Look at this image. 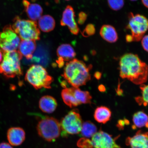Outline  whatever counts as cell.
Instances as JSON below:
<instances>
[{
	"instance_id": "obj_1",
	"label": "cell",
	"mask_w": 148,
	"mask_h": 148,
	"mask_svg": "<svg viewBox=\"0 0 148 148\" xmlns=\"http://www.w3.org/2000/svg\"><path fill=\"white\" fill-rule=\"evenodd\" d=\"M120 76L136 85L144 84L148 77V66L137 55L125 53L120 58Z\"/></svg>"
},
{
	"instance_id": "obj_2",
	"label": "cell",
	"mask_w": 148,
	"mask_h": 148,
	"mask_svg": "<svg viewBox=\"0 0 148 148\" xmlns=\"http://www.w3.org/2000/svg\"><path fill=\"white\" fill-rule=\"evenodd\" d=\"M91 65H87L82 61L74 58L66 62L64 70L63 77L73 87L78 88L89 81Z\"/></svg>"
},
{
	"instance_id": "obj_3",
	"label": "cell",
	"mask_w": 148,
	"mask_h": 148,
	"mask_svg": "<svg viewBox=\"0 0 148 148\" xmlns=\"http://www.w3.org/2000/svg\"><path fill=\"white\" fill-rule=\"evenodd\" d=\"M128 18L125 29L130 34L126 35V40L128 42L140 41L148 30V19L143 15L132 12L129 14Z\"/></svg>"
},
{
	"instance_id": "obj_4",
	"label": "cell",
	"mask_w": 148,
	"mask_h": 148,
	"mask_svg": "<svg viewBox=\"0 0 148 148\" xmlns=\"http://www.w3.org/2000/svg\"><path fill=\"white\" fill-rule=\"evenodd\" d=\"M3 60L0 64V73L8 78L23 75L20 61L22 55L18 51L3 53Z\"/></svg>"
},
{
	"instance_id": "obj_5",
	"label": "cell",
	"mask_w": 148,
	"mask_h": 148,
	"mask_svg": "<svg viewBox=\"0 0 148 148\" xmlns=\"http://www.w3.org/2000/svg\"><path fill=\"white\" fill-rule=\"evenodd\" d=\"M25 79L36 89L42 88L49 89L53 81V77L47 70L40 65H33L27 70Z\"/></svg>"
},
{
	"instance_id": "obj_6",
	"label": "cell",
	"mask_w": 148,
	"mask_h": 148,
	"mask_svg": "<svg viewBox=\"0 0 148 148\" xmlns=\"http://www.w3.org/2000/svg\"><path fill=\"white\" fill-rule=\"evenodd\" d=\"M12 28L22 40H39L40 31L36 22L22 19L16 16L14 18Z\"/></svg>"
},
{
	"instance_id": "obj_7",
	"label": "cell",
	"mask_w": 148,
	"mask_h": 148,
	"mask_svg": "<svg viewBox=\"0 0 148 148\" xmlns=\"http://www.w3.org/2000/svg\"><path fill=\"white\" fill-rule=\"evenodd\" d=\"M90 140L82 138L77 142V145L81 148H122L116 143V138L102 130L94 134Z\"/></svg>"
},
{
	"instance_id": "obj_8",
	"label": "cell",
	"mask_w": 148,
	"mask_h": 148,
	"mask_svg": "<svg viewBox=\"0 0 148 148\" xmlns=\"http://www.w3.org/2000/svg\"><path fill=\"white\" fill-rule=\"evenodd\" d=\"M38 134L48 142L55 141L60 137L62 129L60 122L56 118L44 116L40 120L37 126Z\"/></svg>"
},
{
	"instance_id": "obj_9",
	"label": "cell",
	"mask_w": 148,
	"mask_h": 148,
	"mask_svg": "<svg viewBox=\"0 0 148 148\" xmlns=\"http://www.w3.org/2000/svg\"><path fill=\"white\" fill-rule=\"evenodd\" d=\"M60 124L62 134H77L81 132L83 124L82 118L77 110L70 111L61 120ZM63 134H62L63 135Z\"/></svg>"
},
{
	"instance_id": "obj_10",
	"label": "cell",
	"mask_w": 148,
	"mask_h": 148,
	"mask_svg": "<svg viewBox=\"0 0 148 148\" xmlns=\"http://www.w3.org/2000/svg\"><path fill=\"white\" fill-rule=\"evenodd\" d=\"M20 38L14 32L12 26L7 25L0 32V51L3 53L16 51Z\"/></svg>"
},
{
	"instance_id": "obj_11",
	"label": "cell",
	"mask_w": 148,
	"mask_h": 148,
	"mask_svg": "<svg viewBox=\"0 0 148 148\" xmlns=\"http://www.w3.org/2000/svg\"><path fill=\"white\" fill-rule=\"evenodd\" d=\"M75 12L73 7L68 5L63 12L60 25L62 26H66L72 34L77 35L79 33V29L75 21Z\"/></svg>"
},
{
	"instance_id": "obj_12",
	"label": "cell",
	"mask_w": 148,
	"mask_h": 148,
	"mask_svg": "<svg viewBox=\"0 0 148 148\" xmlns=\"http://www.w3.org/2000/svg\"><path fill=\"white\" fill-rule=\"evenodd\" d=\"M58 57L57 60L60 68L64 66V62H70L75 58L76 54L75 50L69 44H62L59 46L57 50Z\"/></svg>"
},
{
	"instance_id": "obj_13",
	"label": "cell",
	"mask_w": 148,
	"mask_h": 148,
	"mask_svg": "<svg viewBox=\"0 0 148 148\" xmlns=\"http://www.w3.org/2000/svg\"><path fill=\"white\" fill-rule=\"evenodd\" d=\"M126 144L131 148H148V132L138 130L134 136L127 138Z\"/></svg>"
},
{
	"instance_id": "obj_14",
	"label": "cell",
	"mask_w": 148,
	"mask_h": 148,
	"mask_svg": "<svg viewBox=\"0 0 148 148\" xmlns=\"http://www.w3.org/2000/svg\"><path fill=\"white\" fill-rule=\"evenodd\" d=\"M7 138L11 145L16 147L20 145L25 140V131L19 127H10L7 131Z\"/></svg>"
},
{
	"instance_id": "obj_15",
	"label": "cell",
	"mask_w": 148,
	"mask_h": 148,
	"mask_svg": "<svg viewBox=\"0 0 148 148\" xmlns=\"http://www.w3.org/2000/svg\"><path fill=\"white\" fill-rule=\"evenodd\" d=\"M23 3L28 17L32 21L36 22L41 17L43 9L40 5L31 3L27 0H23Z\"/></svg>"
},
{
	"instance_id": "obj_16",
	"label": "cell",
	"mask_w": 148,
	"mask_h": 148,
	"mask_svg": "<svg viewBox=\"0 0 148 148\" xmlns=\"http://www.w3.org/2000/svg\"><path fill=\"white\" fill-rule=\"evenodd\" d=\"M36 41L33 40H22L18 47V51L22 56L27 60L32 59L33 55L36 51Z\"/></svg>"
},
{
	"instance_id": "obj_17",
	"label": "cell",
	"mask_w": 148,
	"mask_h": 148,
	"mask_svg": "<svg viewBox=\"0 0 148 148\" xmlns=\"http://www.w3.org/2000/svg\"><path fill=\"white\" fill-rule=\"evenodd\" d=\"M39 106L42 112L51 114L54 112L57 107V101L54 97L49 95L42 97L39 102Z\"/></svg>"
},
{
	"instance_id": "obj_18",
	"label": "cell",
	"mask_w": 148,
	"mask_h": 148,
	"mask_svg": "<svg viewBox=\"0 0 148 148\" xmlns=\"http://www.w3.org/2000/svg\"><path fill=\"white\" fill-rule=\"evenodd\" d=\"M99 34L103 39L110 43H114L118 40V35L115 28L110 25H103L100 30Z\"/></svg>"
},
{
	"instance_id": "obj_19",
	"label": "cell",
	"mask_w": 148,
	"mask_h": 148,
	"mask_svg": "<svg viewBox=\"0 0 148 148\" xmlns=\"http://www.w3.org/2000/svg\"><path fill=\"white\" fill-rule=\"evenodd\" d=\"M112 112L108 107L101 106L96 108L94 114V119L98 123L105 124L110 121Z\"/></svg>"
},
{
	"instance_id": "obj_20",
	"label": "cell",
	"mask_w": 148,
	"mask_h": 148,
	"mask_svg": "<svg viewBox=\"0 0 148 148\" xmlns=\"http://www.w3.org/2000/svg\"><path fill=\"white\" fill-rule=\"evenodd\" d=\"M55 25L54 18L49 15L42 16L38 20V27L40 30L44 32H49L53 31Z\"/></svg>"
},
{
	"instance_id": "obj_21",
	"label": "cell",
	"mask_w": 148,
	"mask_h": 148,
	"mask_svg": "<svg viewBox=\"0 0 148 148\" xmlns=\"http://www.w3.org/2000/svg\"><path fill=\"white\" fill-rule=\"evenodd\" d=\"M61 95L64 103L70 108L81 105L74 96L73 88L64 89L61 92Z\"/></svg>"
},
{
	"instance_id": "obj_22",
	"label": "cell",
	"mask_w": 148,
	"mask_h": 148,
	"mask_svg": "<svg viewBox=\"0 0 148 148\" xmlns=\"http://www.w3.org/2000/svg\"><path fill=\"white\" fill-rule=\"evenodd\" d=\"M134 128L145 127L148 129V116L143 111L135 113L133 116Z\"/></svg>"
},
{
	"instance_id": "obj_23",
	"label": "cell",
	"mask_w": 148,
	"mask_h": 148,
	"mask_svg": "<svg viewBox=\"0 0 148 148\" xmlns=\"http://www.w3.org/2000/svg\"><path fill=\"white\" fill-rule=\"evenodd\" d=\"M73 88L74 96L80 104L91 103L92 97L89 92L83 91L78 88Z\"/></svg>"
},
{
	"instance_id": "obj_24",
	"label": "cell",
	"mask_w": 148,
	"mask_h": 148,
	"mask_svg": "<svg viewBox=\"0 0 148 148\" xmlns=\"http://www.w3.org/2000/svg\"><path fill=\"white\" fill-rule=\"evenodd\" d=\"M97 132V128L93 123L90 121H86L83 123L81 132L84 138H92Z\"/></svg>"
},
{
	"instance_id": "obj_25",
	"label": "cell",
	"mask_w": 148,
	"mask_h": 148,
	"mask_svg": "<svg viewBox=\"0 0 148 148\" xmlns=\"http://www.w3.org/2000/svg\"><path fill=\"white\" fill-rule=\"evenodd\" d=\"M140 88L141 95L135 98V100L139 105L147 106L148 105V85H140Z\"/></svg>"
},
{
	"instance_id": "obj_26",
	"label": "cell",
	"mask_w": 148,
	"mask_h": 148,
	"mask_svg": "<svg viewBox=\"0 0 148 148\" xmlns=\"http://www.w3.org/2000/svg\"><path fill=\"white\" fill-rule=\"evenodd\" d=\"M110 8L114 11H118L123 8L125 4L124 0H107Z\"/></svg>"
},
{
	"instance_id": "obj_27",
	"label": "cell",
	"mask_w": 148,
	"mask_h": 148,
	"mask_svg": "<svg viewBox=\"0 0 148 148\" xmlns=\"http://www.w3.org/2000/svg\"><path fill=\"white\" fill-rule=\"evenodd\" d=\"M95 32V27L92 24H88L82 32L83 36L86 37L92 36Z\"/></svg>"
},
{
	"instance_id": "obj_28",
	"label": "cell",
	"mask_w": 148,
	"mask_h": 148,
	"mask_svg": "<svg viewBox=\"0 0 148 148\" xmlns=\"http://www.w3.org/2000/svg\"><path fill=\"white\" fill-rule=\"evenodd\" d=\"M87 15L85 13L83 12H81L79 14L78 23L80 25H82L86 21Z\"/></svg>"
},
{
	"instance_id": "obj_29",
	"label": "cell",
	"mask_w": 148,
	"mask_h": 148,
	"mask_svg": "<svg viewBox=\"0 0 148 148\" xmlns=\"http://www.w3.org/2000/svg\"><path fill=\"white\" fill-rule=\"evenodd\" d=\"M141 40L142 47L144 50L148 53V35L144 36Z\"/></svg>"
},
{
	"instance_id": "obj_30",
	"label": "cell",
	"mask_w": 148,
	"mask_h": 148,
	"mask_svg": "<svg viewBox=\"0 0 148 148\" xmlns=\"http://www.w3.org/2000/svg\"><path fill=\"white\" fill-rule=\"evenodd\" d=\"M0 148H13L9 143L3 142L0 143Z\"/></svg>"
},
{
	"instance_id": "obj_31",
	"label": "cell",
	"mask_w": 148,
	"mask_h": 148,
	"mask_svg": "<svg viewBox=\"0 0 148 148\" xmlns=\"http://www.w3.org/2000/svg\"><path fill=\"white\" fill-rule=\"evenodd\" d=\"M141 1L144 6L148 8V0H141Z\"/></svg>"
},
{
	"instance_id": "obj_32",
	"label": "cell",
	"mask_w": 148,
	"mask_h": 148,
	"mask_svg": "<svg viewBox=\"0 0 148 148\" xmlns=\"http://www.w3.org/2000/svg\"><path fill=\"white\" fill-rule=\"evenodd\" d=\"M3 54L1 51H0V63L1 62L3 59Z\"/></svg>"
},
{
	"instance_id": "obj_33",
	"label": "cell",
	"mask_w": 148,
	"mask_h": 148,
	"mask_svg": "<svg viewBox=\"0 0 148 148\" xmlns=\"http://www.w3.org/2000/svg\"><path fill=\"white\" fill-rule=\"evenodd\" d=\"M130 1H137V0H130Z\"/></svg>"
},
{
	"instance_id": "obj_34",
	"label": "cell",
	"mask_w": 148,
	"mask_h": 148,
	"mask_svg": "<svg viewBox=\"0 0 148 148\" xmlns=\"http://www.w3.org/2000/svg\"><path fill=\"white\" fill-rule=\"evenodd\" d=\"M66 1H69V0H66Z\"/></svg>"
}]
</instances>
